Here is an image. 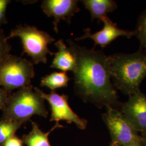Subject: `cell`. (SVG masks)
I'll list each match as a JSON object with an SVG mask.
<instances>
[{
	"mask_svg": "<svg viewBox=\"0 0 146 146\" xmlns=\"http://www.w3.org/2000/svg\"><path fill=\"white\" fill-rule=\"evenodd\" d=\"M67 42L76 59L73 72L75 94L100 108L110 106L117 109L121 104L111 81L108 56L103 51L82 47L72 39Z\"/></svg>",
	"mask_w": 146,
	"mask_h": 146,
	"instance_id": "obj_1",
	"label": "cell"
},
{
	"mask_svg": "<svg viewBox=\"0 0 146 146\" xmlns=\"http://www.w3.org/2000/svg\"><path fill=\"white\" fill-rule=\"evenodd\" d=\"M111 81L122 94L130 96L140 91L146 78V50L134 53H116L108 56Z\"/></svg>",
	"mask_w": 146,
	"mask_h": 146,
	"instance_id": "obj_2",
	"label": "cell"
},
{
	"mask_svg": "<svg viewBox=\"0 0 146 146\" xmlns=\"http://www.w3.org/2000/svg\"><path fill=\"white\" fill-rule=\"evenodd\" d=\"M2 112V119L13 120L22 125L34 115L44 118L48 115L45 100L31 84L11 93Z\"/></svg>",
	"mask_w": 146,
	"mask_h": 146,
	"instance_id": "obj_3",
	"label": "cell"
},
{
	"mask_svg": "<svg viewBox=\"0 0 146 146\" xmlns=\"http://www.w3.org/2000/svg\"><path fill=\"white\" fill-rule=\"evenodd\" d=\"M8 40L18 37L21 40L23 54L31 58L34 64L47 63V55H54L49 49V44L55 41V38L46 31L28 25H18L11 31L7 37Z\"/></svg>",
	"mask_w": 146,
	"mask_h": 146,
	"instance_id": "obj_4",
	"label": "cell"
},
{
	"mask_svg": "<svg viewBox=\"0 0 146 146\" xmlns=\"http://www.w3.org/2000/svg\"><path fill=\"white\" fill-rule=\"evenodd\" d=\"M35 75L34 63L26 58L10 54L0 62V87L9 94L31 85Z\"/></svg>",
	"mask_w": 146,
	"mask_h": 146,
	"instance_id": "obj_5",
	"label": "cell"
},
{
	"mask_svg": "<svg viewBox=\"0 0 146 146\" xmlns=\"http://www.w3.org/2000/svg\"><path fill=\"white\" fill-rule=\"evenodd\" d=\"M102 117L110 132L111 142L123 146H141L142 136L119 110L106 107Z\"/></svg>",
	"mask_w": 146,
	"mask_h": 146,
	"instance_id": "obj_6",
	"label": "cell"
},
{
	"mask_svg": "<svg viewBox=\"0 0 146 146\" xmlns=\"http://www.w3.org/2000/svg\"><path fill=\"white\" fill-rule=\"evenodd\" d=\"M50 106L51 116L50 121H55L60 123L64 121L68 123H74L78 129L84 130L87 127V120L81 118L75 113L68 104V96L66 94L60 95L55 91H51L49 94L44 93L37 87L34 88Z\"/></svg>",
	"mask_w": 146,
	"mask_h": 146,
	"instance_id": "obj_7",
	"label": "cell"
},
{
	"mask_svg": "<svg viewBox=\"0 0 146 146\" xmlns=\"http://www.w3.org/2000/svg\"><path fill=\"white\" fill-rule=\"evenodd\" d=\"M101 22L104 23V27L101 31L91 33L89 28H86L84 30V35L76 37L75 41H80L87 38H90L94 41V48L98 45L104 48L118 37H125L128 38H131L135 36L134 31H129L121 29L107 16L104 17Z\"/></svg>",
	"mask_w": 146,
	"mask_h": 146,
	"instance_id": "obj_8",
	"label": "cell"
},
{
	"mask_svg": "<svg viewBox=\"0 0 146 146\" xmlns=\"http://www.w3.org/2000/svg\"><path fill=\"white\" fill-rule=\"evenodd\" d=\"M122 113L141 136L146 135V95L141 90L129 96L121 105Z\"/></svg>",
	"mask_w": 146,
	"mask_h": 146,
	"instance_id": "obj_9",
	"label": "cell"
},
{
	"mask_svg": "<svg viewBox=\"0 0 146 146\" xmlns=\"http://www.w3.org/2000/svg\"><path fill=\"white\" fill-rule=\"evenodd\" d=\"M78 0H44L41 7L43 12L53 19V29L56 33L58 32V26L61 21L71 23L74 15L80 11Z\"/></svg>",
	"mask_w": 146,
	"mask_h": 146,
	"instance_id": "obj_10",
	"label": "cell"
},
{
	"mask_svg": "<svg viewBox=\"0 0 146 146\" xmlns=\"http://www.w3.org/2000/svg\"><path fill=\"white\" fill-rule=\"evenodd\" d=\"M58 52L54 53L50 67L56 69L63 72H73L76 66V59L70 48L62 39L55 42Z\"/></svg>",
	"mask_w": 146,
	"mask_h": 146,
	"instance_id": "obj_11",
	"label": "cell"
},
{
	"mask_svg": "<svg viewBox=\"0 0 146 146\" xmlns=\"http://www.w3.org/2000/svg\"><path fill=\"white\" fill-rule=\"evenodd\" d=\"M31 131L22 137L23 143L27 146H52L49 140L50 134L56 129L63 127V125L60 123H55L49 131L44 132L35 122L31 121Z\"/></svg>",
	"mask_w": 146,
	"mask_h": 146,
	"instance_id": "obj_12",
	"label": "cell"
},
{
	"mask_svg": "<svg viewBox=\"0 0 146 146\" xmlns=\"http://www.w3.org/2000/svg\"><path fill=\"white\" fill-rule=\"evenodd\" d=\"M84 7L88 9L91 15V20L102 19L109 13L115 11L117 5L113 0H83L81 1Z\"/></svg>",
	"mask_w": 146,
	"mask_h": 146,
	"instance_id": "obj_13",
	"label": "cell"
},
{
	"mask_svg": "<svg viewBox=\"0 0 146 146\" xmlns=\"http://www.w3.org/2000/svg\"><path fill=\"white\" fill-rule=\"evenodd\" d=\"M71 78L68 76L66 72H53L42 77L40 86L47 87L52 91L58 89L67 87Z\"/></svg>",
	"mask_w": 146,
	"mask_h": 146,
	"instance_id": "obj_14",
	"label": "cell"
},
{
	"mask_svg": "<svg viewBox=\"0 0 146 146\" xmlns=\"http://www.w3.org/2000/svg\"><path fill=\"white\" fill-rule=\"evenodd\" d=\"M22 124L13 120L2 119L0 120V146H3L6 141L15 135Z\"/></svg>",
	"mask_w": 146,
	"mask_h": 146,
	"instance_id": "obj_15",
	"label": "cell"
},
{
	"mask_svg": "<svg viewBox=\"0 0 146 146\" xmlns=\"http://www.w3.org/2000/svg\"><path fill=\"white\" fill-rule=\"evenodd\" d=\"M134 31L140 42V49L146 50V9L139 16Z\"/></svg>",
	"mask_w": 146,
	"mask_h": 146,
	"instance_id": "obj_16",
	"label": "cell"
},
{
	"mask_svg": "<svg viewBox=\"0 0 146 146\" xmlns=\"http://www.w3.org/2000/svg\"><path fill=\"white\" fill-rule=\"evenodd\" d=\"M3 30L0 27V62L10 54L11 46Z\"/></svg>",
	"mask_w": 146,
	"mask_h": 146,
	"instance_id": "obj_17",
	"label": "cell"
},
{
	"mask_svg": "<svg viewBox=\"0 0 146 146\" xmlns=\"http://www.w3.org/2000/svg\"><path fill=\"white\" fill-rule=\"evenodd\" d=\"M11 0H0V27L2 25H6L8 21L6 17V11Z\"/></svg>",
	"mask_w": 146,
	"mask_h": 146,
	"instance_id": "obj_18",
	"label": "cell"
},
{
	"mask_svg": "<svg viewBox=\"0 0 146 146\" xmlns=\"http://www.w3.org/2000/svg\"><path fill=\"white\" fill-rule=\"evenodd\" d=\"M23 142L17 136H13L5 142L3 146H23Z\"/></svg>",
	"mask_w": 146,
	"mask_h": 146,
	"instance_id": "obj_19",
	"label": "cell"
},
{
	"mask_svg": "<svg viewBox=\"0 0 146 146\" xmlns=\"http://www.w3.org/2000/svg\"><path fill=\"white\" fill-rule=\"evenodd\" d=\"M10 94L5 89L0 87V110H2L5 108Z\"/></svg>",
	"mask_w": 146,
	"mask_h": 146,
	"instance_id": "obj_20",
	"label": "cell"
},
{
	"mask_svg": "<svg viewBox=\"0 0 146 146\" xmlns=\"http://www.w3.org/2000/svg\"><path fill=\"white\" fill-rule=\"evenodd\" d=\"M142 140H141V146H146V135L141 136Z\"/></svg>",
	"mask_w": 146,
	"mask_h": 146,
	"instance_id": "obj_21",
	"label": "cell"
},
{
	"mask_svg": "<svg viewBox=\"0 0 146 146\" xmlns=\"http://www.w3.org/2000/svg\"><path fill=\"white\" fill-rule=\"evenodd\" d=\"M123 146L122 145H120L119 144H117L116 143H114V142H111L110 143V146Z\"/></svg>",
	"mask_w": 146,
	"mask_h": 146,
	"instance_id": "obj_22",
	"label": "cell"
}]
</instances>
